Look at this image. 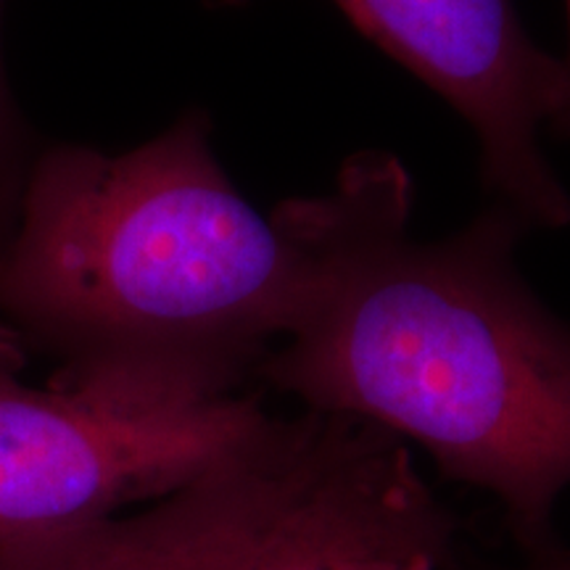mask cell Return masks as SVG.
<instances>
[{
    "label": "cell",
    "instance_id": "1",
    "mask_svg": "<svg viewBox=\"0 0 570 570\" xmlns=\"http://www.w3.org/2000/svg\"><path fill=\"white\" fill-rule=\"evenodd\" d=\"M412 194L396 156L365 151L309 196V298L256 377L415 441L444 479L494 494L520 550L544 558L570 487V325L520 275L531 227L515 212L491 202L417 240Z\"/></svg>",
    "mask_w": 570,
    "mask_h": 570
},
{
    "label": "cell",
    "instance_id": "2",
    "mask_svg": "<svg viewBox=\"0 0 570 570\" xmlns=\"http://www.w3.org/2000/svg\"><path fill=\"white\" fill-rule=\"evenodd\" d=\"M309 196L256 212L185 109L125 154L35 156L0 240V320L59 373L235 394L309 298Z\"/></svg>",
    "mask_w": 570,
    "mask_h": 570
},
{
    "label": "cell",
    "instance_id": "3",
    "mask_svg": "<svg viewBox=\"0 0 570 570\" xmlns=\"http://www.w3.org/2000/svg\"><path fill=\"white\" fill-rule=\"evenodd\" d=\"M269 420L246 391L63 373L32 389L0 365V544L156 502L238 458Z\"/></svg>",
    "mask_w": 570,
    "mask_h": 570
},
{
    "label": "cell",
    "instance_id": "4",
    "mask_svg": "<svg viewBox=\"0 0 570 570\" xmlns=\"http://www.w3.org/2000/svg\"><path fill=\"white\" fill-rule=\"evenodd\" d=\"M333 3L465 119L491 202L531 230L570 225V194L541 148L566 101V63L531 40L512 0Z\"/></svg>",
    "mask_w": 570,
    "mask_h": 570
},
{
    "label": "cell",
    "instance_id": "5",
    "mask_svg": "<svg viewBox=\"0 0 570 570\" xmlns=\"http://www.w3.org/2000/svg\"><path fill=\"white\" fill-rule=\"evenodd\" d=\"M325 415L269 420L238 458L127 518L0 544V570H238L315 460Z\"/></svg>",
    "mask_w": 570,
    "mask_h": 570
},
{
    "label": "cell",
    "instance_id": "6",
    "mask_svg": "<svg viewBox=\"0 0 570 570\" xmlns=\"http://www.w3.org/2000/svg\"><path fill=\"white\" fill-rule=\"evenodd\" d=\"M323 415L304 481L238 570L458 568V525L407 444L365 420Z\"/></svg>",
    "mask_w": 570,
    "mask_h": 570
},
{
    "label": "cell",
    "instance_id": "7",
    "mask_svg": "<svg viewBox=\"0 0 570 570\" xmlns=\"http://www.w3.org/2000/svg\"><path fill=\"white\" fill-rule=\"evenodd\" d=\"M0 21H3V0H0ZM30 130L13 101L9 77L3 67V48H0V240L6 238L17 217L21 188L32 164Z\"/></svg>",
    "mask_w": 570,
    "mask_h": 570
},
{
    "label": "cell",
    "instance_id": "8",
    "mask_svg": "<svg viewBox=\"0 0 570 570\" xmlns=\"http://www.w3.org/2000/svg\"><path fill=\"white\" fill-rule=\"evenodd\" d=\"M566 19H568V51L562 56V63H566V101H562V109L550 127L552 135H558L562 140H570V0H566Z\"/></svg>",
    "mask_w": 570,
    "mask_h": 570
},
{
    "label": "cell",
    "instance_id": "9",
    "mask_svg": "<svg viewBox=\"0 0 570 570\" xmlns=\"http://www.w3.org/2000/svg\"><path fill=\"white\" fill-rule=\"evenodd\" d=\"M523 570H570V552L560 547V550L544 554V558L529 560V568Z\"/></svg>",
    "mask_w": 570,
    "mask_h": 570
},
{
    "label": "cell",
    "instance_id": "10",
    "mask_svg": "<svg viewBox=\"0 0 570 570\" xmlns=\"http://www.w3.org/2000/svg\"><path fill=\"white\" fill-rule=\"evenodd\" d=\"M214 9H235V6H244L246 0H206Z\"/></svg>",
    "mask_w": 570,
    "mask_h": 570
}]
</instances>
